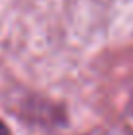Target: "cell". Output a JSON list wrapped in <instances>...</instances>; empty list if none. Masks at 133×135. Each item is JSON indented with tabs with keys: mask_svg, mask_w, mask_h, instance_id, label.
Wrapping results in <instances>:
<instances>
[{
	"mask_svg": "<svg viewBox=\"0 0 133 135\" xmlns=\"http://www.w3.org/2000/svg\"><path fill=\"white\" fill-rule=\"evenodd\" d=\"M0 135H12V133H10V129L6 127V123H4L2 119H0Z\"/></svg>",
	"mask_w": 133,
	"mask_h": 135,
	"instance_id": "1",
	"label": "cell"
},
{
	"mask_svg": "<svg viewBox=\"0 0 133 135\" xmlns=\"http://www.w3.org/2000/svg\"><path fill=\"white\" fill-rule=\"evenodd\" d=\"M129 114L133 115V100H131V104H129Z\"/></svg>",
	"mask_w": 133,
	"mask_h": 135,
	"instance_id": "2",
	"label": "cell"
}]
</instances>
